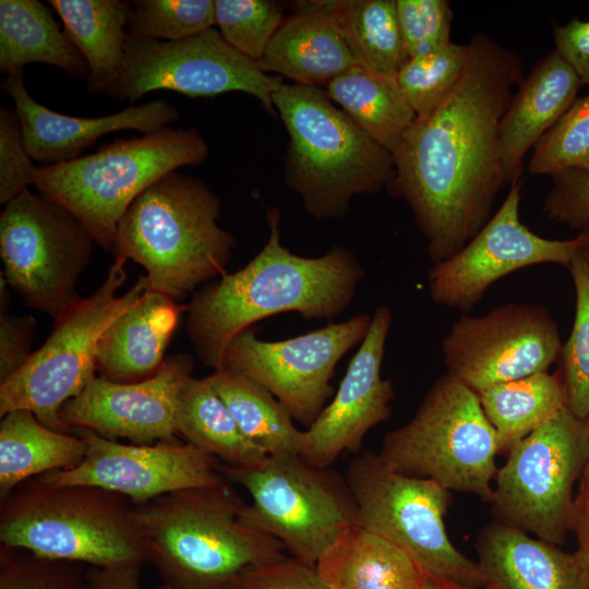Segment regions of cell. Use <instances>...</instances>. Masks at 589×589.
<instances>
[{
  "label": "cell",
  "mask_w": 589,
  "mask_h": 589,
  "mask_svg": "<svg viewBox=\"0 0 589 589\" xmlns=\"http://www.w3.org/2000/svg\"><path fill=\"white\" fill-rule=\"evenodd\" d=\"M458 83L428 118L413 122L393 153L388 192L405 201L433 264L457 253L491 218L506 180L500 124L522 81V60L488 34L468 43Z\"/></svg>",
  "instance_id": "cell-1"
},
{
  "label": "cell",
  "mask_w": 589,
  "mask_h": 589,
  "mask_svg": "<svg viewBox=\"0 0 589 589\" xmlns=\"http://www.w3.org/2000/svg\"><path fill=\"white\" fill-rule=\"evenodd\" d=\"M268 238L242 268L207 283L187 304V333L205 366L219 370L229 342L268 316L296 312L333 320L352 302L364 269L346 248L306 257L280 241V213L267 209Z\"/></svg>",
  "instance_id": "cell-2"
},
{
  "label": "cell",
  "mask_w": 589,
  "mask_h": 589,
  "mask_svg": "<svg viewBox=\"0 0 589 589\" xmlns=\"http://www.w3.org/2000/svg\"><path fill=\"white\" fill-rule=\"evenodd\" d=\"M245 504L230 482L134 504L159 589H228L245 568L284 557L281 542L241 521Z\"/></svg>",
  "instance_id": "cell-3"
},
{
  "label": "cell",
  "mask_w": 589,
  "mask_h": 589,
  "mask_svg": "<svg viewBox=\"0 0 589 589\" xmlns=\"http://www.w3.org/2000/svg\"><path fill=\"white\" fill-rule=\"evenodd\" d=\"M178 170L132 202L111 252L141 264L151 290L180 302L199 285L227 274L237 242L218 224L219 197L200 178Z\"/></svg>",
  "instance_id": "cell-4"
},
{
  "label": "cell",
  "mask_w": 589,
  "mask_h": 589,
  "mask_svg": "<svg viewBox=\"0 0 589 589\" xmlns=\"http://www.w3.org/2000/svg\"><path fill=\"white\" fill-rule=\"evenodd\" d=\"M273 106L289 135L284 178L316 219L340 218L350 201L388 188L393 154L360 129L318 87L283 84Z\"/></svg>",
  "instance_id": "cell-5"
},
{
  "label": "cell",
  "mask_w": 589,
  "mask_h": 589,
  "mask_svg": "<svg viewBox=\"0 0 589 589\" xmlns=\"http://www.w3.org/2000/svg\"><path fill=\"white\" fill-rule=\"evenodd\" d=\"M0 543L95 567L147 563L130 498L93 485H51L38 477L0 500Z\"/></svg>",
  "instance_id": "cell-6"
},
{
  "label": "cell",
  "mask_w": 589,
  "mask_h": 589,
  "mask_svg": "<svg viewBox=\"0 0 589 589\" xmlns=\"http://www.w3.org/2000/svg\"><path fill=\"white\" fill-rule=\"evenodd\" d=\"M208 145L194 127H166L130 139H115L75 159L36 167L39 194L74 215L95 243L112 251L118 224L132 202L166 173L197 166Z\"/></svg>",
  "instance_id": "cell-7"
},
{
  "label": "cell",
  "mask_w": 589,
  "mask_h": 589,
  "mask_svg": "<svg viewBox=\"0 0 589 589\" xmlns=\"http://www.w3.org/2000/svg\"><path fill=\"white\" fill-rule=\"evenodd\" d=\"M497 454L496 434L478 394L446 373L414 416L385 435L378 456L395 471L491 503Z\"/></svg>",
  "instance_id": "cell-8"
},
{
  "label": "cell",
  "mask_w": 589,
  "mask_h": 589,
  "mask_svg": "<svg viewBox=\"0 0 589 589\" xmlns=\"http://www.w3.org/2000/svg\"><path fill=\"white\" fill-rule=\"evenodd\" d=\"M230 483L252 497L241 521L277 539L292 557L315 566L324 552L357 526L358 509L345 477L321 468L298 454L268 455L255 467L218 462Z\"/></svg>",
  "instance_id": "cell-9"
},
{
  "label": "cell",
  "mask_w": 589,
  "mask_h": 589,
  "mask_svg": "<svg viewBox=\"0 0 589 589\" xmlns=\"http://www.w3.org/2000/svg\"><path fill=\"white\" fill-rule=\"evenodd\" d=\"M125 264V259L115 257L98 289L56 320L43 346L0 383V417L25 409L49 429L73 433L62 424L60 409L95 376L97 350L106 329L149 289L147 276H140L127 292L117 294L127 279Z\"/></svg>",
  "instance_id": "cell-10"
},
{
  "label": "cell",
  "mask_w": 589,
  "mask_h": 589,
  "mask_svg": "<svg viewBox=\"0 0 589 589\" xmlns=\"http://www.w3.org/2000/svg\"><path fill=\"white\" fill-rule=\"evenodd\" d=\"M344 477L357 504V526L405 550L426 575L472 588L486 585L479 563L458 551L447 534V489L395 471L370 450L356 456Z\"/></svg>",
  "instance_id": "cell-11"
},
{
  "label": "cell",
  "mask_w": 589,
  "mask_h": 589,
  "mask_svg": "<svg viewBox=\"0 0 589 589\" xmlns=\"http://www.w3.org/2000/svg\"><path fill=\"white\" fill-rule=\"evenodd\" d=\"M588 459L589 417L566 406L507 453L494 479L497 519L563 545L570 533L574 486Z\"/></svg>",
  "instance_id": "cell-12"
},
{
  "label": "cell",
  "mask_w": 589,
  "mask_h": 589,
  "mask_svg": "<svg viewBox=\"0 0 589 589\" xmlns=\"http://www.w3.org/2000/svg\"><path fill=\"white\" fill-rule=\"evenodd\" d=\"M94 243L74 215L29 189L0 215L1 275L23 303L55 321L83 299L76 283Z\"/></svg>",
  "instance_id": "cell-13"
},
{
  "label": "cell",
  "mask_w": 589,
  "mask_h": 589,
  "mask_svg": "<svg viewBox=\"0 0 589 589\" xmlns=\"http://www.w3.org/2000/svg\"><path fill=\"white\" fill-rule=\"evenodd\" d=\"M283 84L281 76L262 71L213 27L178 41L129 34L122 70L108 96L133 103L158 89L190 97L242 92L275 116L273 95Z\"/></svg>",
  "instance_id": "cell-14"
},
{
  "label": "cell",
  "mask_w": 589,
  "mask_h": 589,
  "mask_svg": "<svg viewBox=\"0 0 589 589\" xmlns=\"http://www.w3.org/2000/svg\"><path fill=\"white\" fill-rule=\"evenodd\" d=\"M371 322L372 315L359 313L277 341L262 340L249 327L229 342L220 369L265 387L293 420L308 429L334 393L330 380L336 365L351 348L362 342Z\"/></svg>",
  "instance_id": "cell-15"
},
{
  "label": "cell",
  "mask_w": 589,
  "mask_h": 589,
  "mask_svg": "<svg viewBox=\"0 0 589 589\" xmlns=\"http://www.w3.org/2000/svg\"><path fill=\"white\" fill-rule=\"evenodd\" d=\"M562 347L543 306L508 303L483 315L462 314L444 337L442 356L447 374L479 393L548 371Z\"/></svg>",
  "instance_id": "cell-16"
},
{
  "label": "cell",
  "mask_w": 589,
  "mask_h": 589,
  "mask_svg": "<svg viewBox=\"0 0 589 589\" xmlns=\"http://www.w3.org/2000/svg\"><path fill=\"white\" fill-rule=\"evenodd\" d=\"M521 179L509 185L505 200L488 223L457 253L429 271V293L438 305L470 311L496 280L538 264L566 268L580 248L578 237L543 238L519 217Z\"/></svg>",
  "instance_id": "cell-17"
},
{
  "label": "cell",
  "mask_w": 589,
  "mask_h": 589,
  "mask_svg": "<svg viewBox=\"0 0 589 589\" xmlns=\"http://www.w3.org/2000/svg\"><path fill=\"white\" fill-rule=\"evenodd\" d=\"M72 432L87 443L75 467L39 476L51 485H93L143 504L163 494L226 482L218 459L189 443L123 444L86 428Z\"/></svg>",
  "instance_id": "cell-18"
},
{
  "label": "cell",
  "mask_w": 589,
  "mask_h": 589,
  "mask_svg": "<svg viewBox=\"0 0 589 589\" xmlns=\"http://www.w3.org/2000/svg\"><path fill=\"white\" fill-rule=\"evenodd\" d=\"M193 369V357L178 353L144 381L115 383L95 375L62 406L59 418L71 432L86 428L106 437L128 438L133 444L178 441L179 394Z\"/></svg>",
  "instance_id": "cell-19"
},
{
  "label": "cell",
  "mask_w": 589,
  "mask_h": 589,
  "mask_svg": "<svg viewBox=\"0 0 589 589\" xmlns=\"http://www.w3.org/2000/svg\"><path fill=\"white\" fill-rule=\"evenodd\" d=\"M392 323L390 308L380 305L334 398L304 430L301 456L310 464L328 468L341 453L359 452L365 434L390 418L395 393L390 380L382 377V363Z\"/></svg>",
  "instance_id": "cell-20"
},
{
  "label": "cell",
  "mask_w": 589,
  "mask_h": 589,
  "mask_svg": "<svg viewBox=\"0 0 589 589\" xmlns=\"http://www.w3.org/2000/svg\"><path fill=\"white\" fill-rule=\"evenodd\" d=\"M1 88L13 100L28 154L43 166L75 159L106 134L122 130L152 133L180 119L178 109L166 99L131 105L101 117H73L56 112L28 94L23 72L7 75Z\"/></svg>",
  "instance_id": "cell-21"
},
{
  "label": "cell",
  "mask_w": 589,
  "mask_h": 589,
  "mask_svg": "<svg viewBox=\"0 0 589 589\" xmlns=\"http://www.w3.org/2000/svg\"><path fill=\"white\" fill-rule=\"evenodd\" d=\"M477 553L486 585L497 589H589V575L575 552L498 519L480 531Z\"/></svg>",
  "instance_id": "cell-22"
},
{
  "label": "cell",
  "mask_w": 589,
  "mask_h": 589,
  "mask_svg": "<svg viewBox=\"0 0 589 589\" xmlns=\"http://www.w3.org/2000/svg\"><path fill=\"white\" fill-rule=\"evenodd\" d=\"M581 86L555 50L519 83L500 124V153L508 185L520 179L525 155L568 110Z\"/></svg>",
  "instance_id": "cell-23"
},
{
  "label": "cell",
  "mask_w": 589,
  "mask_h": 589,
  "mask_svg": "<svg viewBox=\"0 0 589 589\" xmlns=\"http://www.w3.org/2000/svg\"><path fill=\"white\" fill-rule=\"evenodd\" d=\"M256 63L266 73L314 87L357 65L326 0L296 2Z\"/></svg>",
  "instance_id": "cell-24"
},
{
  "label": "cell",
  "mask_w": 589,
  "mask_h": 589,
  "mask_svg": "<svg viewBox=\"0 0 589 589\" xmlns=\"http://www.w3.org/2000/svg\"><path fill=\"white\" fill-rule=\"evenodd\" d=\"M187 312L170 297L147 290L104 333L96 359L100 376L115 383L147 380L159 372L172 335Z\"/></svg>",
  "instance_id": "cell-25"
},
{
  "label": "cell",
  "mask_w": 589,
  "mask_h": 589,
  "mask_svg": "<svg viewBox=\"0 0 589 589\" xmlns=\"http://www.w3.org/2000/svg\"><path fill=\"white\" fill-rule=\"evenodd\" d=\"M315 567L330 589H422L425 578L405 550L359 526L336 540Z\"/></svg>",
  "instance_id": "cell-26"
},
{
  "label": "cell",
  "mask_w": 589,
  "mask_h": 589,
  "mask_svg": "<svg viewBox=\"0 0 589 589\" xmlns=\"http://www.w3.org/2000/svg\"><path fill=\"white\" fill-rule=\"evenodd\" d=\"M55 10L38 0L0 1V71L23 72L29 63L53 65L75 79L88 67L57 23Z\"/></svg>",
  "instance_id": "cell-27"
},
{
  "label": "cell",
  "mask_w": 589,
  "mask_h": 589,
  "mask_svg": "<svg viewBox=\"0 0 589 589\" xmlns=\"http://www.w3.org/2000/svg\"><path fill=\"white\" fill-rule=\"evenodd\" d=\"M48 4L88 67V89L108 95L124 61L130 1L49 0Z\"/></svg>",
  "instance_id": "cell-28"
},
{
  "label": "cell",
  "mask_w": 589,
  "mask_h": 589,
  "mask_svg": "<svg viewBox=\"0 0 589 589\" xmlns=\"http://www.w3.org/2000/svg\"><path fill=\"white\" fill-rule=\"evenodd\" d=\"M86 453L84 438L49 429L29 410L5 413L0 422V500L29 479L77 466Z\"/></svg>",
  "instance_id": "cell-29"
},
{
  "label": "cell",
  "mask_w": 589,
  "mask_h": 589,
  "mask_svg": "<svg viewBox=\"0 0 589 589\" xmlns=\"http://www.w3.org/2000/svg\"><path fill=\"white\" fill-rule=\"evenodd\" d=\"M176 430L185 443L229 467H255L268 456L244 436L208 376H190L183 384L179 394Z\"/></svg>",
  "instance_id": "cell-30"
},
{
  "label": "cell",
  "mask_w": 589,
  "mask_h": 589,
  "mask_svg": "<svg viewBox=\"0 0 589 589\" xmlns=\"http://www.w3.org/2000/svg\"><path fill=\"white\" fill-rule=\"evenodd\" d=\"M326 96L392 154L416 121L396 79L353 65L326 85Z\"/></svg>",
  "instance_id": "cell-31"
},
{
  "label": "cell",
  "mask_w": 589,
  "mask_h": 589,
  "mask_svg": "<svg viewBox=\"0 0 589 589\" xmlns=\"http://www.w3.org/2000/svg\"><path fill=\"white\" fill-rule=\"evenodd\" d=\"M477 394L495 431L498 454H507L567 406L566 387L560 370L496 384Z\"/></svg>",
  "instance_id": "cell-32"
},
{
  "label": "cell",
  "mask_w": 589,
  "mask_h": 589,
  "mask_svg": "<svg viewBox=\"0 0 589 589\" xmlns=\"http://www.w3.org/2000/svg\"><path fill=\"white\" fill-rule=\"evenodd\" d=\"M357 65L396 79L408 61L395 0H326Z\"/></svg>",
  "instance_id": "cell-33"
},
{
  "label": "cell",
  "mask_w": 589,
  "mask_h": 589,
  "mask_svg": "<svg viewBox=\"0 0 589 589\" xmlns=\"http://www.w3.org/2000/svg\"><path fill=\"white\" fill-rule=\"evenodd\" d=\"M208 378L249 441L267 455L303 454L305 432L294 426L290 412L265 387L224 369Z\"/></svg>",
  "instance_id": "cell-34"
},
{
  "label": "cell",
  "mask_w": 589,
  "mask_h": 589,
  "mask_svg": "<svg viewBox=\"0 0 589 589\" xmlns=\"http://www.w3.org/2000/svg\"><path fill=\"white\" fill-rule=\"evenodd\" d=\"M469 56L468 44L452 43L436 52L410 58L396 80L416 113L422 120L447 98L462 75Z\"/></svg>",
  "instance_id": "cell-35"
},
{
  "label": "cell",
  "mask_w": 589,
  "mask_h": 589,
  "mask_svg": "<svg viewBox=\"0 0 589 589\" xmlns=\"http://www.w3.org/2000/svg\"><path fill=\"white\" fill-rule=\"evenodd\" d=\"M567 269L575 293L576 311L568 340L561 350V366L567 406L579 418L589 417V259L580 248Z\"/></svg>",
  "instance_id": "cell-36"
},
{
  "label": "cell",
  "mask_w": 589,
  "mask_h": 589,
  "mask_svg": "<svg viewBox=\"0 0 589 589\" xmlns=\"http://www.w3.org/2000/svg\"><path fill=\"white\" fill-rule=\"evenodd\" d=\"M128 32L164 41L187 39L216 25L215 0L130 1Z\"/></svg>",
  "instance_id": "cell-37"
},
{
  "label": "cell",
  "mask_w": 589,
  "mask_h": 589,
  "mask_svg": "<svg viewBox=\"0 0 589 589\" xmlns=\"http://www.w3.org/2000/svg\"><path fill=\"white\" fill-rule=\"evenodd\" d=\"M528 170L549 175L589 172V93L577 98L533 147Z\"/></svg>",
  "instance_id": "cell-38"
},
{
  "label": "cell",
  "mask_w": 589,
  "mask_h": 589,
  "mask_svg": "<svg viewBox=\"0 0 589 589\" xmlns=\"http://www.w3.org/2000/svg\"><path fill=\"white\" fill-rule=\"evenodd\" d=\"M283 7L271 0H215V19L224 39L257 62L284 20Z\"/></svg>",
  "instance_id": "cell-39"
},
{
  "label": "cell",
  "mask_w": 589,
  "mask_h": 589,
  "mask_svg": "<svg viewBox=\"0 0 589 589\" xmlns=\"http://www.w3.org/2000/svg\"><path fill=\"white\" fill-rule=\"evenodd\" d=\"M77 565L1 544L0 589H82L86 570Z\"/></svg>",
  "instance_id": "cell-40"
},
{
  "label": "cell",
  "mask_w": 589,
  "mask_h": 589,
  "mask_svg": "<svg viewBox=\"0 0 589 589\" xmlns=\"http://www.w3.org/2000/svg\"><path fill=\"white\" fill-rule=\"evenodd\" d=\"M397 19L410 58L449 46L454 13L447 0H395Z\"/></svg>",
  "instance_id": "cell-41"
},
{
  "label": "cell",
  "mask_w": 589,
  "mask_h": 589,
  "mask_svg": "<svg viewBox=\"0 0 589 589\" xmlns=\"http://www.w3.org/2000/svg\"><path fill=\"white\" fill-rule=\"evenodd\" d=\"M14 109L0 106V203L8 204L33 184L35 170Z\"/></svg>",
  "instance_id": "cell-42"
},
{
  "label": "cell",
  "mask_w": 589,
  "mask_h": 589,
  "mask_svg": "<svg viewBox=\"0 0 589 589\" xmlns=\"http://www.w3.org/2000/svg\"><path fill=\"white\" fill-rule=\"evenodd\" d=\"M228 589H330L310 566L286 555L277 561L245 568Z\"/></svg>",
  "instance_id": "cell-43"
},
{
  "label": "cell",
  "mask_w": 589,
  "mask_h": 589,
  "mask_svg": "<svg viewBox=\"0 0 589 589\" xmlns=\"http://www.w3.org/2000/svg\"><path fill=\"white\" fill-rule=\"evenodd\" d=\"M552 185L544 200L548 218L573 229L589 224V172L567 170L551 177Z\"/></svg>",
  "instance_id": "cell-44"
},
{
  "label": "cell",
  "mask_w": 589,
  "mask_h": 589,
  "mask_svg": "<svg viewBox=\"0 0 589 589\" xmlns=\"http://www.w3.org/2000/svg\"><path fill=\"white\" fill-rule=\"evenodd\" d=\"M7 281L0 277V383L19 371L29 359L36 320L31 315H9Z\"/></svg>",
  "instance_id": "cell-45"
},
{
  "label": "cell",
  "mask_w": 589,
  "mask_h": 589,
  "mask_svg": "<svg viewBox=\"0 0 589 589\" xmlns=\"http://www.w3.org/2000/svg\"><path fill=\"white\" fill-rule=\"evenodd\" d=\"M555 51L574 70L582 85H589V20L577 16L564 25L554 24Z\"/></svg>",
  "instance_id": "cell-46"
},
{
  "label": "cell",
  "mask_w": 589,
  "mask_h": 589,
  "mask_svg": "<svg viewBox=\"0 0 589 589\" xmlns=\"http://www.w3.org/2000/svg\"><path fill=\"white\" fill-rule=\"evenodd\" d=\"M574 498L570 532L577 540L575 554L589 575V459L580 476Z\"/></svg>",
  "instance_id": "cell-47"
},
{
  "label": "cell",
  "mask_w": 589,
  "mask_h": 589,
  "mask_svg": "<svg viewBox=\"0 0 589 589\" xmlns=\"http://www.w3.org/2000/svg\"><path fill=\"white\" fill-rule=\"evenodd\" d=\"M143 565L86 568L87 589H141L140 575Z\"/></svg>",
  "instance_id": "cell-48"
},
{
  "label": "cell",
  "mask_w": 589,
  "mask_h": 589,
  "mask_svg": "<svg viewBox=\"0 0 589 589\" xmlns=\"http://www.w3.org/2000/svg\"><path fill=\"white\" fill-rule=\"evenodd\" d=\"M422 589H497V588L490 584L480 588H472V587L462 586V585H459V584H456V582H453L443 578H438V577L425 574Z\"/></svg>",
  "instance_id": "cell-49"
},
{
  "label": "cell",
  "mask_w": 589,
  "mask_h": 589,
  "mask_svg": "<svg viewBox=\"0 0 589 589\" xmlns=\"http://www.w3.org/2000/svg\"><path fill=\"white\" fill-rule=\"evenodd\" d=\"M580 250L589 259V224L579 230Z\"/></svg>",
  "instance_id": "cell-50"
},
{
  "label": "cell",
  "mask_w": 589,
  "mask_h": 589,
  "mask_svg": "<svg viewBox=\"0 0 589 589\" xmlns=\"http://www.w3.org/2000/svg\"><path fill=\"white\" fill-rule=\"evenodd\" d=\"M85 581H86V580H85ZM82 589H87L86 584H85V586H84Z\"/></svg>",
  "instance_id": "cell-51"
}]
</instances>
